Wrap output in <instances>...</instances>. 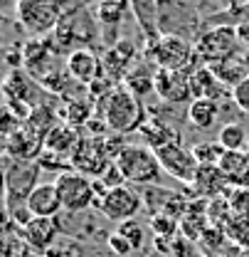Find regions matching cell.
I'll use <instances>...</instances> for the list:
<instances>
[{"mask_svg":"<svg viewBox=\"0 0 249 257\" xmlns=\"http://www.w3.org/2000/svg\"><path fill=\"white\" fill-rule=\"evenodd\" d=\"M94 18H96V25H99V32H101V42L109 47H114L119 40V28L126 20V15L131 13V3L126 0H109V3H96L92 5Z\"/></svg>","mask_w":249,"mask_h":257,"instance_id":"obj_13","label":"cell"},{"mask_svg":"<svg viewBox=\"0 0 249 257\" xmlns=\"http://www.w3.org/2000/svg\"><path fill=\"white\" fill-rule=\"evenodd\" d=\"M20 232H23V240L28 242V247L42 257L57 245V237L62 235L57 218H32Z\"/></svg>","mask_w":249,"mask_h":257,"instance_id":"obj_15","label":"cell"},{"mask_svg":"<svg viewBox=\"0 0 249 257\" xmlns=\"http://www.w3.org/2000/svg\"><path fill=\"white\" fill-rule=\"evenodd\" d=\"M67 3H47V0H20L15 5L18 23L32 35V40H40L45 35H52L64 18Z\"/></svg>","mask_w":249,"mask_h":257,"instance_id":"obj_5","label":"cell"},{"mask_svg":"<svg viewBox=\"0 0 249 257\" xmlns=\"http://www.w3.org/2000/svg\"><path fill=\"white\" fill-rule=\"evenodd\" d=\"M143 60L153 64L156 69H168V72H192L200 67V60L195 55V42L178 35H163L156 45L143 47Z\"/></svg>","mask_w":249,"mask_h":257,"instance_id":"obj_3","label":"cell"},{"mask_svg":"<svg viewBox=\"0 0 249 257\" xmlns=\"http://www.w3.org/2000/svg\"><path fill=\"white\" fill-rule=\"evenodd\" d=\"M28 208H30L32 218H57V215H62V198H60L55 181L40 183L28 198Z\"/></svg>","mask_w":249,"mask_h":257,"instance_id":"obj_18","label":"cell"},{"mask_svg":"<svg viewBox=\"0 0 249 257\" xmlns=\"http://www.w3.org/2000/svg\"><path fill=\"white\" fill-rule=\"evenodd\" d=\"M55 186L62 198V213H87L96 205V191H94V178L77 173V171H64L55 176Z\"/></svg>","mask_w":249,"mask_h":257,"instance_id":"obj_7","label":"cell"},{"mask_svg":"<svg viewBox=\"0 0 249 257\" xmlns=\"http://www.w3.org/2000/svg\"><path fill=\"white\" fill-rule=\"evenodd\" d=\"M190 87H192V101H195V99H212V101H219L222 96L227 94V87L219 82L215 69L207 67V64H200V67L192 69V74H190Z\"/></svg>","mask_w":249,"mask_h":257,"instance_id":"obj_19","label":"cell"},{"mask_svg":"<svg viewBox=\"0 0 249 257\" xmlns=\"http://www.w3.org/2000/svg\"><path fill=\"white\" fill-rule=\"evenodd\" d=\"M229 99H232V104H237L244 114H249V77H244L234 89H229Z\"/></svg>","mask_w":249,"mask_h":257,"instance_id":"obj_32","label":"cell"},{"mask_svg":"<svg viewBox=\"0 0 249 257\" xmlns=\"http://www.w3.org/2000/svg\"><path fill=\"white\" fill-rule=\"evenodd\" d=\"M229 181L224 178V173L219 171V166H200L197 176L192 181V195L195 198H205V200H217L229 193Z\"/></svg>","mask_w":249,"mask_h":257,"instance_id":"obj_17","label":"cell"},{"mask_svg":"<svg viewBox=\"0 0 249 257\" xmlns=\"http://www.w3.org/2000/svg\"><path fill=\"white\" fill-rule=\"evenodd\" d=\"M92 96L87 99H67V109H64V124L72 128L87 126L92 119Z\"/></svg>","mask_w":249,"mask_h":257,"instance_id":"obj_27","label":"cell"},{"mask_svg":"<svg viewBox=\"0 0 249 257\" xmlns=\"http://www.w3.org/2000/svg\"><path fill=\"white\" fill-rule=\"evenodd\" d=\"M156 72L158 69H151V62H148V60H143V62H138L131 72H128L124 87L131 89L136 96L143 99L146 94H151L153 87H156Z\"/></svg>","mask_w":249,"mask_h":257,"instance_id":"obj_25","label":"cell"},{"mask_svg":"<svg viewBox=\"0 0 249 257\" xmlns=\"http://www.w3.org/2000/svg\"><path fill=\"white\" fill-rule=\"evenodd\" d=\"M190 74L192 72H168V69H158L156 72V87L153 94L160 101L168 104H192V87H190Z\"/></svg>","mask_w":249,"mask_h":257,"instance_id":"obj_14","label":"cell"},{"mask_svg":"<svg viewBox=\"0 0 249 257\" xmlns=\"http://www.w3.org/2000/svg\"><path fill=\"white\" fill-rule=\"evenodd\" d=\"M219 119V101L212 99H195L187 104V121L200 131H207L217 124Z\"/></svg>","mask_w":249,"mask_h":257,"instance_id":"obj_24","label":"cell"},{"mask_svg":"<svg viewBox=\"0 0 249 257\" xmlns=\"http://www.w3.org/2000/svg\"><path fill=\"white\" fill-rule=\"evenodd\" d=\"M178 230H180V235H183L185 240L200 242V240L205 237V232L210 230V220H207L205 213H197V215H195V213H192V205H190V210L178 220Z\"/></svg>","mask_w":249,"mask_h":257,"instance_id":"obj_26","label":"cell"},{"mask_svg":"<svg viewBox=\"0 0 249 257\" xmlns=\"http://www.w3.org/2000/svg\"><path fill=\"white\" fill-rule=\"evenodd\" d=\"M217 141L222 144L224 151H247L249 146L247 131H244V126H239L237 121H229V124H224L219 128Z\"/></svg>","mask_w":249,"mask_h":257,"instance_id":"obj_28","label":"cell"},{"mask_svg":"<svg viewBox=\"0 0 249 257\" xmlns=\"http://www.w3.org/2000/svg\"><path fill=\"white\" fill-rule=\"evenodd\" d=\"M239 30L232 25H215L200 35V40L195 42V55L200 64L215 67V64L224 62L234 55H239Z\"/></svg>","mask_w":249,"mask_h":257,"instance_id":"obj_6","label":"cell"},{"mask_svg":"<svg viewBox=\"0 0 249 257\" xmlns=\"http://www.w3.org/2000/svg\"><path fill=\"white\" fill-rule=\"evenodd\" d=\"M247 151H249V146H247Z\"/></svg>","mask_w":249,"mask_h":257,"instance_id":"obj_33","label":"cell"},{"mask_svg":"<svg viewBox=\"0 0 249 257\" xmlns=\"http://www.w3.org/2000/svg\"><path fill=\"white\" fill-rule=\"evenodd\" d=\"M141 139H143V146L148 149H165L170 144H180V134L170 126L165 119H156V116H148V121L141 126Z\"/></svg>","mask_w":249,"mask_h":257,"instance_id":"obj_21","label":"cell"},{"mask_svg":"<svg viewBox=\"0 0 249 257\" xmlns=\"http://www.w3.org/2000/svg\"><path fill=\"white\" fill-rule=\"evenodd\" d=\"M119 232L124 235L128 242H131L133 252L143 247V225H138V220H128V223H121V225H119Z\"/></svg>","mask_w":249,"mask_h":257,"instance_id":"obj_30","label":"cell"},{"mask_svg":"<svg viewBox=\"0 0 249 257\" xmlns=\"http://www.w3.org/2000/svg\"><path fill=\"white\" fill-rule=\"evenodd\" d=\"M79 139H82L79 131L62 121V124H57V126L47 134V139H45V144H42V151H50V154H57V156L69 159L72 151L77 149Z\"/></svg>","mask_w":249,"mask_h":257,"instance_id":"obj_23","label":"cell"},{"mask_svg":"<svg viewBox=\"0 0 249 257\" xmlns=\"http://www.w3.org/2000/svg\"><path fill=\"white\" fill-rule=\"evenodd\" d=\"M111 163L109 151H106V141L104 136H82L77 149L69 156V166L77 173H84L89 178H99L106 166Z\"/></svg>","mask_w":249,"mask_h":257,"instance_id":"obj_8","label":"cell"},{"mask_svg":"<svg viewBox=\"0 0 249 257\" xmlns=\"http://www.w3.org/2000/svg\"><path fill=\"white\" fill-rule=\"evenodd\" d=\"M131 15L136 18L138 30L146 37V47L156 45L158 40L163 37L160 35V25H158V20H160V3H146V0L131 3Z\"/></svg>","mask_w":249,"mask_h":257,"instance_id":"obj_20","label":"cell"},{"mask_svg":"<svg viewBox=\"0 0 249 257\" xmlns=\"http://www.w3.org/2000/svg\"><path fill=\"white\" fill-rule=\"evenodd\" d=\"M25 72L30 74L37 84H42L47 77H52L57 69H62L60 64V52L52 47L50 40H28L20 50Z\"/></svg>","mask_w":249,"mask_h":257,"instance_id":"obj_9","label":"cell"},{"mask_svg":"<svg viewBox=\"0 0 249 257\" xmlns=\"http://www.w3.org/2000/svg\"><path fill=\"white\" fill-rule=\"evenodd\" d=\"M136 60H138V47H136V42H131V40L116 42L114 47H109V50L101 55L104 77L119 87V82H126L128 72L138 64Z\"/></svg>","mask_w":249,"mask_h":257,"instance_id":"obj_12","label":"cell"},{"mask_svg":"<svg viewBox=\"0 0 249 257\" xmlns=\"http://www.w3.org/2000/svg\"><path fill=\"white\" fill-rule=\"evenodd\" d=\"M99 114L104 119V126L114 134H119V136H128L133 131H141V126L148 121L143 99L136 96L131 89H126L124 84H119L106 99H101Z\"/></svg>","mask_w":249,"mask_h":257,"instance_id":"obj_2","label":"cell"},{"mask_svg":"<svg viewBox=\"0 0 249 257\" xmlns=\"http://www.w3.org/2000/svg\"><path fill=\"white\" fill-rule=\"evenodd\" d=\"M219 171L232 188H249V151H227L219 161Z\"/></svg>","mask_w":249,"mask_h":257,"instance_id":"obj_22","label":"cell"},{"mask_svg":"<svg viewBox=\"0 0 249 257\" xmlns=\"http://www.w3.org/2000/svg\"><path fill=\"white\" fill-rule=\"evenodd\" d=\"M114 163L121 168L126 183H133V186H148L151 188L160 181V173H163L156 151L143 146V144H128L116 156Z\"/></svg>","mask_w":249,"mask_h":257,"instance_id":"obj_4","label":"cell"},{"mask_svg":"<svg viewBox=\"0 0 249 257\" xmlns=\"http://www.w3.org/2000/svg\"><path fill=\"white\" fill-rule=\"evenodd\" d=\"M101 40V32L96 25L92 5H77V3H67L64 5V18L57 25V30L52 32V47L60 55H72L77 50H92L94 45Z\"/></svg>","mask_w":249,"mask_h":257,"instance_id":"obj_1","label":"cell"},{"mask_svg":"<svg viewBox=\"0 0 249 257\" xmlns=\"http://www.w3.org/2000/svg\"><path fill=\"white\" fill-rule=\"evenodd\" d=\"M156 156H158L160 168H163V173H168L170 178H175V181H180V183H190V186H192L200 163L195 161L190 149L180 146V144H170V146H165V149H158Z\"/></svg>","mask_w":249,"mask_h":257,"instance_id":"obj_11","label":"cell"},{"mask_svg":"<svg viewBox=\"0 0 249 257\" xmlns=\"http://www.w3.org/2000/svg\"><path fill=\"white\" fill-rule=\"evenodd\" d=\"M64 67L69 72V77L82 84V87H92L96 79L104 77V67H101V57L94 55V50H77L72 52L67 60H64Z\"/></svg>","mask_w":249,"mask_h":257,"instance_id":"obj_16","label":"cell"},{"mask_svg":"<svg viewBox=\"0 0 249 257\" xmlns=\"http://www.w3.org/2000/svg\"><path fill=\"white\" fill-rule=\"evenodd\" d=\"M190 151H192V156H195V161H197L200 166H219L222 156L227 154L217 139H215V141H197Z\"/></svg>","mask_w":249,"mask_h":257,"instance_id":"obj_29","label":"cell"},{"mask_svg":"<svg viewBox=\"0 0 249 257\" xmlns=\"http://www.w3.org/2000/svg\"><path fill=\"white\" fill-rule=\"evenodd\" d=\"M94 208H99L106 220H114V223L121 225V223H128V220H136L138 210L143 208V198L133 188L121 186V188L109 191L104 198H99Z\"/></svg>","mask_w":249,"mask_h":257,"instance_id":"obj_10","label":"cell"},{"mask_svg":"<svg viewBox=\"0 0 249 257\" xmlns=\"http://www.w3.org/2000/svg\"><path fill=\"white\" fill-rule=\"evenodd\" d=\"M106 245H109V250H111V252H114L116 257H128L131 252H133L131 242L126 240L119 230H116V232H111V235L106 237Z\"/></svg>","mask_w":249,"mask_h":257,"instance_id":"obj_31","label":"cell"}]
</instances>
